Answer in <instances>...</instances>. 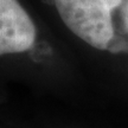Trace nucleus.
I'll use <instances>...</instances> for the list:
<instances>
[{"label":"nucleus","mask_w":128,"mask_h":128,"mask_svg":"<svg viewBox=\"0 0 128 128\" xmlns=\"http://www.w3.org/2000/svg\"><path fill=\"white\" fill-rule=\"evenodd\" d=\"M34 39V25L18 0H0V54L28 51Z\"/></svg>","instance_id":"2"},{"label":"nucleus","mask_w":128,"mask_h":128,"mask_svg":"<svg viewBox=\"0 0 128 128\" xmlns=\"http://www.w3.org/2000/svg\"><path fill=\"white\" fill-rule=\"evenodd\" d=\"M122 0H54L69 30L90 46L106 50L114 37L112 11Z\"/></svg>","instance_id":"1"}]
</instances>
